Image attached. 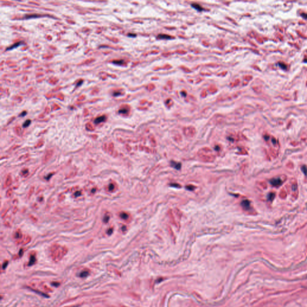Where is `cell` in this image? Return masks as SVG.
<instances>
[{
  "mask_svg": "<svg viewBox=\"0 0 307 307\" xmlns=\"http://www.w3.org/2000/svg\"><path fill=\"white\" fill-rule=\"evenodd\" d=\"M105 120H106V116H99V117L95 119L94 122H95V124H98L100 123V122H104Z\"/></svg>",
  "mask_w": 307,
  "mask_h": 307,
  "instance_id": "1",
  "label": "cell"
},
{
  "mask_svg": "<svg viewBox=\"0 0 307 307\" xmlns=\"http://www.w3.org/2000/svg\"><path fill=\"white\" fill-rule=\"evenodd\" d=\"M22 42H18V43H16L13 44V45H12L11 46H10V47H9V48H7L6 49V50H12V49H15V48H17L18 46H20V45L22 44Z\"/></svg>",
  "mask_w": 307,
  "mask_h": 307,
  "instance_id": "2",
  "label": "cell"
},
{
  "mask_svg": "<svg viewBox=\"0 0 307 307\" xmlns=\"http://www.w3.org/2000/svg\"><path fill=\"white\" fill-rule=\"evenodd\" d=\"M157 38L159 39H170L171 37L168 35L165 34H160L157 36Z\"/></svg>",
  "mask_w": 307,
  "mask_h": 307,
  "instance_id": "3",
  "label": "cell"
},
{
  "mask_svg": "<svg viewBox=\"0 0 307 307\" xmlns=\"http://www.w3.org/2000/svg\"><path fill=\"white\" fill-rule=\"evenodd\" d=\"M35 262H36V257H35V256H31V257H30V261L29 262L28 265L29 266L33 265V264H34Z\"/></svg>",
  "mask_w": 307,
  "mask_h": 307,
  "instance_id": "4",
  "label": "cell"
},
{
  "mask_svg": "<svg viewBox=\"0 0 307 307\" xmlns=\"http://www.w3.org/2000/svg\"><path fill=\"white\" fill-rule=\"evenodd\" d=\"M89 275V272L86 270H84L80 273V277L81 278H85Z\"/></svg>",
  "mask_w": 307,
  "mask_h": 307,
  "instance_id": "5",
  "label": "cell"
},
{
  "mask_svg": "<svg viewBox=\"0 0 307 307\" xmlns=\"http://www.w3.org/2000/svg\"><path fill=\"white\" fill-rule=\"evenodd\" d=\"M192 6L193 7H194V9H196V10H197L199 11H202L203 10V8L197 4H193Z\"/></svg>",
  "mask_w": 307,
  "mask_h": 307,
  "instance_id": "6",
  "label": "cell"
},
{
  "mask_svg": "<svg viewBox=\"0 0 307 307\" xmlns=\"http://www.w3.org/2000/svg\"><path fill=\"white\" fill-rule=\"evenodd\" d=\"M112 63L113 64H115L117 65H122V64H124V62L123 60H116V61H113Z\"/></svg>",
  "mask_w": 307,
  "mask_h": 307,
  "instance_id": "7",
  "label": "cell"
},
{
  "mask_svg": "<svg viewBox=\"0 0 307 307\" xmlns=\"http://www.w3.org/2000/svg\"><path fill=\"white\" fill-rule=\"evenodd\" d=\"M120 216H121V217L122 219H124V220H126V219H128V217H129L128 214H127L126 213H122L120 215Z\"/></svg>",
  "mask_w": 307,
  "mask_h": 307,
  "instance_id": "8",
  "label": "cell"
},
{
  "mask_svg": "<svg viewBox=\"0 0 307 307\" xmlns=\"http://www.w3.org/2000/svg\"><path fill=\"white\" fill-rule=\"evenodd\" d=\"M31 124V120L30 119H27L24 123L23 124V127H27L28 126H29V125Z\"/></svg>",
  "mask_w": 307,
  "mask_h": 307,
  "instance_id": "9",
  "label": "cell"
},
{
  "mask_svg": "<svg viewBox=\"0 0 307 307\" xmlns=\"http://www.w3.org/2000/svg\"><path fill=\"white\" fill-rule=\"evenodd\" d=\"M127 112H128V110L125 108H122V109H121L119 110V113H127Z\"/></svg>",
  "mask_w": 307,
  "mask_h": 307,
  "instance_id": "10",
  "label": "cell"
},
{
  "mask_svg": "<svg viewBox=\"0 0 307 307\" xmlns=\"http://www.w3.org/2000/svg\"><path fill=\"white\" fill-rule=\"evenodd\" d=\"M31 290H32V291H33V292H36V293H38V294H40V295H42V296H45V297H48V295H46V294H44V293H43L42 292H38V291H37V290H33V289H31Z\"/></svg>",
  "mask_w": 307,
  "mask_h": 307,
  "instance_id": "11",
  "label": "cell"
},
{
  "mask_svg": "<svg viewBox=\"0 0 307 307\" xmlns=\"http://www.w3.org/2000/svg\"><path fill=\"white\" fill-rule=\"evenodd\" d=\"M26 114V111H23V112H22V113H20L19 115V116H25Z\"/></svg>",
  "mask_w": 307,
  "mask_h": 307,
  "instance_id": "12",
  "label": "cell"
},
{
  "mask_svg": "<svg viewBox=\"0 0 307 307\" xmlns=\"http://www.w3.org/2000/svg\"><path fill=\"white\" fill-rule=\"evenodd\" d=\"M7 264H8V262H6V263H4L3 264V269H4L6 268V266H7Z\"/></svg>",
  "mask_w": 307,
  "mask_h": 307,
  "instance_id": "13",
  "label": "cell"
},
{
  "mask_svg": "<svg viewBox=\"0 0 307 307\" xmlns=\"http://www.w3.org/2000/svg\"><path fill=\"white\" fill-rule=\"evenodd\" d=\"M113 188H114L113 186L112 185V184H110V186H109V190H112L113 189Z\"/></svg>",
  "mask_w": 307,
  "mask_h": 307,
  "instance_id": "14",
  "label": "cell"
},
{
  "mask_svg": "<svg viewBox=\"0 0 307 307\" xmlns=\"http://www.w3.org/2000/svg\"><path fill=\"white\" fill-rule=\"evenodd\" d=\"M112 231H113V229H109V230H108V232H107V233H108V234H109V235H110V234H112Z\"/></svg>",
  "mask_w": 307,
  "mask_h": 307,
  "instance_id": "15",
  "label": "cell"
},
{
  "mask_svg": "<svg viewBox=\"0 0 307 307\" xmlns=\"http://www.w3.org/2000/svg\"><path fill=\"white\" fill-rule=\"evenodd\" d=\"M119 94H120V93H113V95L114 96H118V95H119Z\"/></svg>",
  "mask_w": 307,
  "mask_h": 307,
  "instance_id": "16",
  "label": "cell"
},
{
  "mask_svg": "<svg viewBox=\"0 0 307 307\" xmlns=\"http://www.w3.org/2000/svg\"><path fill=\"white\" fill-rule=\"evenodd\" d=\"M82 82H83V81H82H82L80 80V82H79V83H78L76 85V86H79L80 84H82Z\"/></svg>",
  "mask_w": 307,
  "mask_h": 307,
  "instance_id": "17",
  "label": "cell"
},
{
  "mask_svg": "<svg viewBox=\"0 0 307 307\" xmlns=\"http://www.w3.org/2000/svg\"><path fill=\"white\" fill-rule=\"evenodd\" d=\"M129 36H133V37H135V36H136V34H129Z\"/></svg>",
  "mask_w": 307,
  "mask_h": 307,
  "instance_id": "18",
  "label": "cell"
},
{
  "mask_svg": "<svg viewBox=\"0 0 307 307\" xmlns=\"http://www.w3.org/2000/svg\"><path fill=\"white\" fill-rule=\"evenodd\" d=\"M22 251H22V250H20V253H19L20 256H22Z\"/></svg>",
  "mask_w": 307,
  "mask_h": 307,
  "instance_id": "19",
  "label": "cell"
},
{
  "mask_svg": "<svg viewBox=\"0 0 307 307\" xmlns=\"http://www.w3.org/2000/svg\"><path fill=\"white\" fill-rule=\"evenodd\" d=\"M73 307H77V306H73Z\"/></svg>",
  "mask_w": 307,
  "mask_h": 307,
  "instance_id": "20",
  "label": "cell"
}]
</instances>
